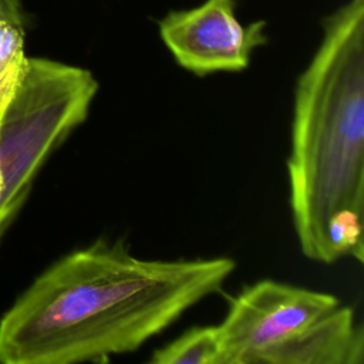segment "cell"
Wrapping results in <instances>:
<instances>
[{
  "label": "cell",
  "instance_id": "obj_6",
  "mask_svg": "<svg viewBox=\"0 0 364 364\" xmlns=\"http://www.w3.org/2000/svg\"><path fill=\"white\" fill-rule=\"evenodd\" d=\"M363 330L351 307L337 306L289 340L262 354L256 364H363Z\"/></svg>",
  "mask_w": 364,
  "mask_h": 364
},
{
  "label": "cell",
  "instance_id": "obj_9",
  "mask_svg": "<svg viewBox=\"0 0 364 364\" xmlns=\"http://www.w3.org/2000/svg\"><path fill=\"white\" fill-rule=\"evenodd\" d=\"M0 18L26 24L21 0H0Z\"/></svg>",
  "mask_w": 364,
  "mask_h": 364
},
{
  "label": "cell",
  "instance_id": "obj_10",
  "mask_svg": "<svg viewBox=\"0 0 364 364\" xmlns=\"http://www.w3.org/2000/svg\"><path fill=\"white\" fill-rule=\"evenodd\" d=\"M1 107V105H0ZM0 192H1V178H0ZM4 230H6V228L3 226V223L0 222V239H1V235L4 233Z\"/></svg>",
  "mask_w": 364,
  "mask_h": 364
},
{
  "label": "cell",
  "instance_id": "obj_7",
  "mask_svg": "<svg viewBox=\"0 0 364 364\" xmlns=\"http://www.w3.org/2000/svg\"><path fill=\"white\" fill-rule=\"evenodd\" d=\"M152 364H222V348L218 326L193 327L155 350Z\"/></svg>",
  "mask_w": 364,
  "mask_h": 364
},
{
  "label": "cell",
  "instance_id": "obj_5",
  "mask_svg": "<svg viewBox=\"0 0 364 364\" xmlns=\"http://www.w3.org/2000/svg\"><path fill=\"white\" fill-rule=\"evenodd\" d=\"M266 27L264 20L242 24L235 0H205L158 21L159 37L173 60L199 77L247 68L253 53L267 43Z\"/></svg>",
  "mask_w": 364,
  "mask_h": 364
},
{
  "label": "cell",
  "instance_id": "obj_4",
  "mask_svg": "<svg viewBox=\"0 0 364 364\" xmlns=\"http://www.w3.org/2000/svg\"><path fill=\"white\" fill-rule=\"evenodd\" d=\"M337 306L333 294L276 280H260L246 287L218 326L222 364H256L262 354Z\"/></svg>",
  "mask_w": 364,
  "mask_h": 364
},
{
  "label": "cell",
  "instance_id": "obj_3",
  "mask_svg": "<svg viewBox=\"0 0 364 364\" xmlns=\"http://www.w3.org/2000/svg\"><path fill=\"white\" fill-rule=\"evenodd\" d=\"M97 92L98 81L90 70L27 57L13 94L0 107V222L4 228L26 202L50 154L85 121Z\"/></svg>",
  "mask_w": 364,
  "mask_h": 364
},
{
  "label": "cell",
  "instance_id": "obj_8",
  "mask_svg": "<svg viewBox=\"0 0 364 364\" xmlns=\"http://www.w3.org/2000/svg\"><path fill=\"white\" fill-rule=\"evenodd\" d=\"M24 28L26 24L0 18V105L13 94L26 67Z\"/></svg>",
  "mask_w": 364,
  "mask_h": 364
},
{
  "label": "cell",
  "instance_id": "obj_1",
  "mask_svg": "<svg viewBox=\"0 0 364 364\" xmlns=\"http://www.w3.org/2000/svg\"><path fill=\"white\" fill-rule=\"evenodd\" d=\"M230 257L148 260L122 240L71 252L46 269L0 320V363L107 361L139 348L218 291Z\"/></svg>",
  "mask_w": 364,
  "mask_h": 364
},
{
  "label": "cell",
  "instance_id": "obj_2",
  "mask_svg": "<svg viewBox=\"0 0 364 364\" xmlns=\"http://www.w3.org/2000/svg\"><path fill=\"white\" fill-rule=\"evenodd\" d=\"M323 37L294 91L287 159L290 209L303 255L363 262L364 0L323 20Z\"/></svg>",
  "mask_w": 364,
  "mask_h": 364
}]
</instances>
